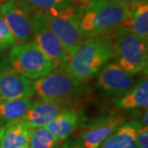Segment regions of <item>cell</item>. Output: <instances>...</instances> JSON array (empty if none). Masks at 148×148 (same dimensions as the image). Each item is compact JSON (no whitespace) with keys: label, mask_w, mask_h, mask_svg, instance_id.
Segmentation results:
<instances>
[{"label":"cell","mask_w":148,"mask_h":148,"mask_svg":"<svg viewBox=\"0 0 148 148\" xmlns=\"http://www.w3.org/2000/svg\"><path fill=\"white\" fill-rule=\"evenodd\" d=\"M113 40L110 33L85 39L69 57L65 69L80 83L89 81L114 58Z\"/></svg>","instance_id":"1"},{"label":"cell","mask_w":148,"mask_h":148,"mask_svg":"<svg viewBox=\"0 0 148 148\" xmlns=\"http://www.w3.org/2000/svg\"><path fill=\"white\" fill-rule=\"evenodd\" d=\"M134 7L111 0H91L83 7L80 16L82 36L87 39L119 30L129 18Z\"/></svg>","instance_id":"2"},{"label":"cell","mask_w":148,"mask_h":148,"mask_svg":"<svg viewBox=\"0 0 148 148\" xmlns=\"http://www.w3.org/2000/svg\"><path fill=\"white\" fill-rule=\"evenodd\" d=\"M114 58L122 69L132 75L147 68V41L122 27L114 34Z\"/></svg>","instance_id":"3"},{"label":"cell","mask_w":148,"mask_h":148,"mask_svg":"<svg viewBox=\"0 0 148 148\" xmlns=\"http://www.w3.org/2000/svg\"><path fill=\"white\" fill-rule=\"evenodd\" d=\"M84 6L74 3L60 10L44 12L50 30L69 57L85 40L80 27V16Z\"/></svg>","instance_id":"4"},{"label":"cell","mask_w":148,"mask_h":148,"mask_svg":"<svg viewBox=\"0 0 148 148\" xmlns=\"http://www.w3.org/2000/svg\"><path fill=\"white\" fill-rule=\"evenodd\" d=\"M34 93L45 101L69 104L81 95L82 83L74 79L66 69L53 70L32 82Z\"/></svg>","instance_id":"5"},{"label":"cell","mask_w":148,"mask_h":148,"mask_svg":"<svg viewBox=\"0 0 148 148\" xmlns=\"http://www.w3.org/2000/svg\"><path fill=\"white\" fill-rule=\"evenodd\" d=\"M8 62L16 73L30 80L45 77L54 70L50 59L33 40L13 45Z\"/></svg>","instance_id":"6"},{"label":"cell","mask_w":148,"mask_h":148,"mask_svg":"<svg viewBox=\"0 0 148 148\" xmlns=\"http://www.w3.org/2000/svg\"><path fill=\"white\" fill-rule=\"evenodd\" d=\"M35 10L25 0H7L0 4V14L16 45L33 40L32 16Z\"/></svg>","instance_id":"7"},{"label":"cell","mask_w":148,"mask_h":148,"mask_svg":"<svg viewBox=\"0 0 148 148\" xmlns=\"http://www.w3.org/2000/svg\"><path fill=\"white\" fill-rule=\"evenodd\" d=\"M32 33L33 41L50 59L54 70L66 69L69 56L59 40L50 30L43 11L36 9L33 13Z\"/></svg>","instance_id":"8"},{"label":"cell","mask_w":148,"mask_h":148,"mask_svg":"<svg viewBox=\"0 0 148 148\" xmlns=\"http://www.w3.org/2000/svg\"><path fill=\"white\" fill-rule=\"evenodd\" d=\"M126 121V117L120 112L93 119L85 124L81 132L80 141L84 148H99L102 143Z\"/></svg>","instance_id":"9"},{"label":"cell","mask_w":148,"mask_h":148,"mask_svg":"<svg viewBox=\"0 0 148 148\" xmlns=\"http://www.w3.org/2000/svg\"><path fill=\"white\" fill-rule=\"evenodd\" d=\"M137 82L135 75L127 73L116 63H111L100 70L96 82L105 94L119 98L127 93Z\"/></svg>","instance_id":"10"},{"label":"cell","mask_w":148,"mask_h":148,"mask_svg":"<svg viewBox=\"0 0 148 148\" xmlns=\"http://www.w3.org/2000/svg\"><path fill=\"white\" fill-rule=\"evenodd\" d=\"M32 82L16 73L8 59L0 61V101L14 100L34 95Z\"/></svg>","instance_id":"11"},{"label":"cell","mask_w":148,"mask_h":148,"mask_svg":"<svg viewBox=\"0 0 148 148\" xmlns=\"http://www.w3.org/2000/svg\"><path fill=\"white\" fill-rule=\"evenodd\" d=\"M68 104L37 100L32 101L22 122L30 128L45 127L60 113L68 110Z\"/></svg>","instance_id":"12"},{"label":"cell","mask_w":148,"mask_h":148,"mask_svg":"<svg viewBox=\"0 0 148 148\" xmlns=\"http://www.w3.org/2000/svg\"><path fill=\"white\" fill-rule=\"evenodd\" d=\"M141 126L138 119L123 123L102 143L101 148H138L137 132Z\"/></svg>","instance_id":"13"},{"label":"cell","mask_w":148,"mask_h":148,"mask_svg":"<svg viewBox=\"0 0 148 148\" xmlns=\"http://www.w3.org/2000/svg\"><path fill=\"white\" fill-rule=\"evenodd\" d=\"M32 101V97L0 101V127L22 122Z\"/></svg>","instance_id":"14"},{"label":"cell","mask_w":148,"mask_h":148,"mask_svg":"<svg viewBox=\"0 0 148 148\" xmlns=\"http://www.w3.org/2000/svg\"><path fill=\"white\" fill-rule=\"evenodd\" d=\"M80 114L77 110L68 109L60 113L45 127L60 141L68 139L79 125Z\"/></svg>","instance_id":"15"},{"label":"cell","mask_w":148,"mask_h":148,"mask_svg":"<svg viewBox=\"0 0 148 148\" xmlns=\"http://www.w3.org/2000/svg\"><path fill=\"white\" fill-rule=\"evenodd\" d=\"M30 131L23 122L0 127V148H28Z\"/></svg>","instance_id":"16"},{"label":"cell","mask_w":148,"mask_h":148,"mask_svg":"<svg viewBox=\"0 0 148 148\" xmlns=\"http://www.w3.org/2000/svg\"><path fill=\"white\" fill-rule=\"evenodd\" d=\"M114 103L119 110L147 109L148 82L147 78L140 81L125 95L114 100Z\"/></svg>","instance_id":"17"},{"label":"cell","mask_w":148,"mask_h":148,"mask_svg":"<svg viewBox=\"0 0 148 148\" xmlns=\"http://www.w3.org/2000/svg\"><path fill=\"white\" fill-rule=\"evenodd\" d=\"M123 27L137 36L147 41L148 40V5L142 3L132 8V13Z\"/></svg>","instance_id":"18"},{"label":"cell","mask_w":148,"mask_h":148,"mask_svg":"<svg viewBox=\"0 0 148 148\" xmlns=\"http://www.w3.org/2000/svg\"><path fill=\"white\" fill-rule=\"evenodd\" d=\"M59 143L45 127L31 128L28 148H56Z\"/></svg>","instance_id":"19"},{"label":"cell","mask_w":148,"mask_h":148,"mask_svg":"<svg viewBox=\"0 0 148 148\" xmlns=\"http://www.w3.org/2000/svg\"><path fill=\"white\" fill-rule=\"evenodd\" d=\"M36 9L49 12L65 8L74 3L73 0H25Z\"/></svg>","instance_id":"20"},{"label":"cell","mask_w":148,"mask_h":148,"mask_svg":"<svg viewBox=\"0 0 148 148\" xmlns=\"http://www.w3.org/2000/svg\"><path fill=\"white\" fill-rule=\"evenodd\" d=\"M16 43L8 27L0 14V53L10 49Z\"/></svg>","instance_id":"21"},{"label":"cell","mask_w":148,"mask_h":148,"mask_svg":"<svg viewBox=\"0 0 148 148\" xmlns=\"http://www.w3.org/2000/svg\"><path fill=\"white\" fill-rule=\"evenodd\" d=\"M138 148H148V126L142 125L137 132Z\"/></svg>","instance_id":"22"},{"label":"cell","mask_w":148,"mask_h":148,"mask_svg":"<svg viewBox=\"0 0 148 148\" xmlns=\"http://www.w3.org/2000/svg\"><path fill=\"white\" fill-rule=\"evenodd\" d=\"M62 148H84L80 139L69 138L64 143Z\"/></svg>","instance_id":"23"},{"label":"cell","mask_w":148,"mask_h":148,"mask_svg":"<svg viewBox=\"0 0 148 148\" xmlns=\"http://www.w3.org/2000/svg\"><path fill=\"white\" fill-rule=\"evenodd\" d=\"M111 1L130 6V7H134V6L138 5V4L142 3H147V0H111Z\"/></svg>","instance_id":"24"},{"label":"cell","mask_w":148,"mask_h":148,"mask_svg":"<svg viewBox=\"0 0 148 148\" xmlns=\"http://www.w3.org/2000/svg\"><path fill=\"white\" fill-rule=\"evenodd\" d=\"M147 117H148V112L147 109H146L144 113H143V117H142V125L143 126H148V120H147Z\"/></svg>","instance_id":"25"},{"label":"cell","mask_w":148,"mask_h":148,"mask_svg":"<svg viewBox=\"0 0 148 148\" xmlns=\"http://www.w3.org/2000/svg\"><path fill=\"white\" fill-rule=\"evenodd\" d=\"M73 1L76 3H79V4H82V5H86L87 3H89L91 0H73Z\"/></svg>","instance_id":"26"},{"label":"cell","mask_w":148,"mask_h":148,"mask_svg":"<svg viewBox=\"0 0 148 148\" xmlns=\"http://www.w3.org/2000/svg\"><path fill=\"white\" fill-rule=\"evenodd\" d=\"M3 2H5V0H0V4H1L2 3H3Z\"/></svg>","instance_id":"27"},{"label":"cell","mask_w":148,"mask_h":148,"mask_svg":"<svg viewBox=\"0 0 148 148\" xmlns=\"http://www.w3.org/2000/svg\"><path fill=\"white\" fill-rule=\"evenodd\" d=\"M5 1H7V0H5Z\"/></svg>","instance_id":"28"}]
</instances>
